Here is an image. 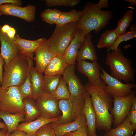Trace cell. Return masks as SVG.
Wrapping results in <instances>:
<instances>
[{"label":"cell","mask_w":136,"mask_h":136,"mask_svg":"<svg viewBox=\"0 0 136 136\" xmlns=\"http://www.w3.org/2000/svg\"><path fill=\"white\" fill-rule=\"evenodd\" d=\"M108 2V0H100L97 4H96V6L100 9L102 8H107L109 5Z\"/></svg>","instance_id":"cell-41"},{"label":"cell","mask_w":136,"mask_h":136,"mask_svg":"<svg viewBox=\"0 0 136 136\" xmlns=\"http://www.w3.org/2000/svg\"><path fill=\"white\" fill-rule=\"evenodd\" d=\"M16 32L15 29L13 27H11L9 31L6 34L10 38L13 39L16 35Z\"/></svg>","instance_id":"cell-43"},{"label":"cell","mask_w":136,"mask_h":136,"mask_svg":"<svg viewBox=\"0 0 136 136\" xmlns=\"http://www.w3.org/2000/svg\"><path fill=\"white\" fill-rule=\"evenodd\" d=\"M119 35L115 29L106 30L100 36L97 47L99 49L106 48L108 51L115 43Z\"/></svg>","instance_id":"cell-26"},{"label":"cell","mask_w":136,"mask_h":136,"mask_svg":"<svg viewBox=\"0 0 136 136\" xmlns=\"http://www.w3.org/2000/svg\"><path fill=\"white\" fill-rule=\"evenodd\" d=\"M3 15L2 13V12L0 11V16Z\"/></svg>","instance_id":"cell-49"},{"label":"cell","mask_w":136,"mask_h":136,"mask_svg":"<svg viewBox=\"0 0 136 136\" xmlns=\"http://www.w3.org/2000/svg\"><path fill=\"white\" fill-rule=\"evenodd\" d=\"M81 13L82 11L74 9L68 12H62L55 24L56 26H61L69 23L77 22L79 19Z\"/></svg>","instance_id":"cell-28"},{"label":"cell","mask_w":136,"mask_h":136,"mask_svg":"<svg viewBox=\"0 0 136 136\" xmlns=\"http://www.w3.org/2000/svg\"><path fill=\"white\" fill-rule=\"evenodd\" d=\"M124 1L128 2L130 4L136 5V0H125Z\"/></svg>","instance_id":"cell-48"},{"label":"cell","mask_w":136,"mask_h":136,"mask_svg":"<svg viewBox=\"0 0 136 136\" xmlns=\"http://www.w3.org/2000/svg\"><path fill=\"white\" fill-rule=\"evenodd\" d=\"M8 136H29L26 132L21 130L16 129L8 134Z\"/></svg>","instance_id":"cell-40"},{"label":"cell","mask_w":136,"mask_h":136,"mask_svg":"<svg viewBox=\"0 0 136 136\" xmlns=\"http://www.w3.org/2000/svg\"><path fill=\"white\" fill-rule=\"evenodd\" d=\"M11 27L8 24H5L1 27L2 31L6 34L9 30Z\"/></svg>","instance_id":"cell-44"},{"label":"cell","mask_w":136,"mask_h":136,"mask_svg":"<svg viewBox=\"0 0 136 136\" xmlns=\"http://www.w3.org/2000/svg\"><path fill=\"white\" fill-rule=\"evenodd\" d=\"M134 110L136 111V97L133 99L131 104V108Z\"/></svg>","instance_id":"cell-46"},{"label":"cell","mask_w":136,"mask_h":136,"mask_svg":"<svg viewBox=\"0 0 136 136\" xmlns=\"http://www.w3.org/2000/svg\"><path fill=\"white\" fill-rule=\"evenodd\" d=\"M108 52L105 64L109 67L110 75L126 83L135 82V71L132 66L131 60L124 55L120 48L117 50Z\"/></svg>","instance_id":"cell-4"},{"label":"cell","mask_w":136,"mask_h":136,"mask_svg":"<svg viewBox=\"0 0 136 136\" xmlns=\"http://www.w3.org/2000/svg\"><path fill=\"white\" fill-rule=\"evenodd\" d=\"M35 100L41 116L50 119L60 115L61 111L59 107V100L52 94L44 93Z\"/></svg>","instance_id":"cell-9"},{"label":"cell","mask_w":136,"mask_h":136,"mask_svg":"<svg viewBox=\"0 0 136 136\" xmlns=\"http://www.w3.org/2000/svg\"><path fill=\"white\" fill-rule=\"evenodd\" d=\"M94 136H97L96 135H95Z\"/></svg>","instance_id":"cell-51"},{"label":"cell","mask_w":136,"mask_h":136,"mask_svg":"<svg viewBox=\"0 0 136 136\" xmlns=\"http://www.w3.org/2000/svg\"><path fill=\"white\" fill-rule=\"evenodd\" d=\"M52 95L59 100L70 98V94L68 86L61 77L57 88Z\"/></svg>","instance_id":"cell-32"},{"label":"cell","mask_w":136,"mask_h":136,"mask_svg":"<svg viewBox=\"0 0 136 136\" xmlns=\"http://www.w3.org/2000/svg\"><path fill=\"white\" fill-rule=\"evenodd\" d=\"M36 67L40 73H44L47 65L50 61L57 54L52 51L48 46L46 39L35 50Z\"/></svg>","instance_id":"cell-12"},{"label":"cell","mask_w":136,"mask_h":136,"mask_svg":"<svg viewBox=\"0 0 136 136\" xmlns=\"http://www.w3.org/2000/svg\"><path fill=\"white\" fill-rule=\"evenodd\" d=\"M133 14L132 10H128L124 17L118 20L117 26L114 29L119 35L124 34L127 32V29L133 19Z\"/></svg>","instance_id":"cell-29"},{"label":"cell","mask_w":136,"mask_h":136,"mask_svg":"<svg viewBox=\"0 0 136 136\" xmlns=\"http://www.w3.org/2000/svg\"><path fill=\"white\" fill-rule=\"evenodd\" d=\"M36 10V6L31 4L23 7L11 3L0 5L3 14L15 16L29 22L35 20Z\"/></svg>","instance_id":"cell-10"},{"label":"cell","mask_w":136,"mask_h":136,"mask_svg":"<svg viewBox=\"0 0 136 136\" xmlns=\"http://www.w3.org/2000/svg\"><path fill=\"white\" fill-rule=\"evenodd\" d=\"M68 65L64 56L57 54L50 61L47 65L44 73V76L62 75Z\"/></svg>","instance_id":"cell-22"},{"label":"cell","mask_w":136,"mask_h":136,"mask_svg":"<svg viewBox=\"0 0 136 136\" xmlns=\"http://www.w3.org/2000/svg\"><path fill=\"white\" fill-rule=\"evenodd\" d=\"M25 115V114H12L0 110V118L6 124L8 134L16 129L20 122H23Z\"/></svg>","instance_id":"cell-24"},{"label":"cell","mask_w":136,"mask_h":136,"mask_svg":"<svg viewBox=\"0 0 136 136\" xmlns=\"http://www.w3.org/2000/svg\"><path fill=\"white\" fill-rule=\"evenodd\" d=\"M86 123V122L85 117L82 114L71 122L62 124L52 122L51 124L56 136H63L67 133L76 130Z\"/></svg>","instance_id":"cell-21"},{"label":"cell","mask_w":136,"mask_h":136,"mask_svg":"<svg viewBox=\"0 0 136 136\" xmlns=\"http://www.w3.org/2000/svg\"><path fill=\"white\" fill-rule=\"evenodd\" d=\"M0 110L12 114H25L24 104L18 86L0 87Z\"/></svg>","instance_id":"cell-6"},{"label":"cell","mask_w":136,"mask_h":136,"mask_svg":"<svg viewBox=\"0 0 136 136\" xmlns=\"http://www.w3.org/2000/svg\"><path fill=\"white\" fill-rule=\"evenodd\" d=\"M46 4L51 7L57 6L73 7L79 4L80 0H46Z\"/></svg>","instance_id":"cell-35"},{"label":"cell","mask_w":136,"mask_h":136,"mask_svg":"<svg viewBox=\"0 0 136 136\" xmlns=\"http://www.w3.org/2000/svg\"><path fill=\"white\" fill-rule=\"evenodd\" d=\"M86 36L83 30L81 29L78 28L75 32L63 55L69 65H75L78 51Z\"/></svg>","instance_id":"cell-16"},{"label":"cell","mask_w":136,"mask_h":136,"mask_svg":"<svg viewBox=\"0 0 136 136\" xmlns=\"http://www.w3.org/2000/svg\"><path fill=\"white\" fill-rule=\"evenodd\" d=\"M84 103L82 114L85 117L87 126V132L88 136L96 135V117L93 108L91 97L86 92L84 93Z\"/></svg>","instance_id":"cell-15"},{"label":"cell","mask_w":136,"mask_h":136,"mask_svg":"<svg viewBox=\"0 0 136 136\" xmlns=\"http://www.w3.org/2000/svg\"><path fill=\"white\" fill-rule=\"evenodd\" d=\"M51 123L46 124L40 127L36 132L35 136H56Z\"/></svg>","instance_id":"cell-36"},{"label":"cell","mask_w":136,"mask_h":136,"mask_svg":"<svg viewBox=\"0 0 136 136\" xmlns=\"http://www.w3.org/2000/svg\"><path fill=\"white\" fill-rule=\"evenodd\" d=\"M92 38L90 33L86 36L76 56V60L78 61L86 60H90L92 62L97 61L96 48L92 43Z\"/></svg>","instance_id":"cell-17"},{"label":"cell","mask_w":136,"mask_h":136,"mask_svg":"<svg viewBox=\"0 0 136 136\" xmlns=\"http://www.w3.org/2000/svg\"><path fill=\"white\" fill-rule=\"evenodd\" d=\"M132 126L133 131L136 129V111L130 108L129 113L125 119Z\"/></svg>","instance_id":"cell-38"},{"label":"cell","mask_w":136,"mask_h":136,"mask_svg":"<svg viewBox=\"0 0 136 136\" xmlns=\"http://www.w3.org/2000/svg\"><path fill=\"white\" fill-rule=\"evenodd\" d=\"M6 3L12 4L21 6L22 1L20 0H0V5Z\"/></svg>","instance_id":"cell-39"},{"label":"cell","mask_w":136,"mask_h":136,"mask_svg":"<svg viewBox=\"0 0 136 136\" xmlns=\"http://www.w3.org/2000/svg\"><path fill=\"white\" fill-rule=\"evenodd\" d=\"M112 17L111 10H103L95 3H87L83 7L77 22V28L82 30L86 36L92 30L97 33L107 25Z\"/></svg>","instance_id":"cell-2"},{"label":"cell","mask_w":136,"mask_h":136,"mask_svg":"<svg viewBox=\"0 0 136 136\" xmlns=\"http://www.w3.org/2000/svg\"><path fill=\"white\" fill-rule=\"evenodd\" d=\"M23 100L25 114L23 122H31L41 116L35 100L32 98L27 97L24 99Z\"/></svg>","instance_id":"cell-25"},{"label":"cell","mask_w":136,"mask_h":136,"mask_svg":"<svg viewBox=\"0 0 136 136\" xmlns=\"http://www.w3.org/2000/svg\"><path fill=\"white\" fill-rule=\"evenodd\" d=\"M29 69L24 82L21 85L18 86V90L23 99L27 97L33 98V89L31 81Z\"/></svg>","instance_id":"cell-33"},{"label":"cell","mask_w":136,"mask_h":136,"mask_svg":"<svg viewBox=\"0 0 136 136\" xmlns=\"http://www.w3.org/2000/svg\"><path fill=\"white\" fill-rule=\"evenodd\" d=\"M77 68L80 73L87 77L90 83L96 85L102 83L103 81L100 78V66L97 61L92 62L85 60L78 61Z\"/></svg>","instance_id":"cell-13"},{"label":"cell","mask_w":136,"mask_h":136,"mask_svg":"<svg viewBox=\"0 0 136 136\" xmlns=\"http://www.w3.org/2000/svg\"><path fill=\"white\" fill-rule=\"evenodd\" d=\"M62 115L52 119H46L40 116L36 120L31 122H22L19 124L16 129L21 130L26 133L29 136H35L36 131L43 125L49 123L56 122L61 118Z\"/></svg>","instance_id":"cell-18"},{"label":"cell","mask_w":136,"mask_h":136,"mask_svg":"<svg viewBox=\"0 0 136 136\" xmlns=\"http://www.w3.org/2000/svg\"><path fill=\"white\" fill-rule=\"evenodd\" d=\"M0 118V120L1 119ZM0 129H4L7 130V128L6 124L0 121Z\"/></svg>","instance_id":"cell-47"},{"label":"cell","mask_w":136,"mask_h":136,"mask_svg":"<svg viewBox=\"0 0 136 136\" xmlns=\"http://www.w3.org/2000/svg\"><path fill=\"white\" fill-rule=\"evenodd\" d=\"M100 78L107 85L106 88L112 96L122 97L131 94L133 91L132 89L136 87L134 83H124L108 74L102 67Z\"/></svg>","instance_id":"cell-7"},{"label":"cell","mask_w":136,"mask_h":136,"mask_svg":"<svg viewBox=\"0 0 136 136\" xmlns=\"http://www.w3.org/2000/svg\"><path fill=\"white\" fill-rule=\"evenodd\" d=\"M0 25V42L1 44L0 55L3 58L5 64L8 63L20 52L14 42V38L12 39L3 32Z\"/></svg>","instance_id":"cell-14"},{"label":"cell","mask_w":136,"mask_h":136,"mask_svg":"<svg viewBox=\"0 0 136 136\" xmlns=\"http://www.w3.org/2000/svg\"><path fill=\"white\" fill-rule=\"evenodd\" d=\"M4 64V60L3 57L0 55V84L1 86L3 82V67Z\"/></svg>","instance_id":"cell-42"},{"label":"cell","mask_w":136,"mask_h":136,"mask_svg":"<svg viewBox=\"0 0 136 136\" xmlns=\"http://www.w3.org/2000/svg\"><path fill=\"white\" fill-rule=\"evenodd\" d=\"M62 12L56 9H47L40 14L42 20L50 24H55L58 20Z\"/></svg>","instance_id":"cell-30"},{"label":"cell","mask_w":136,"mask_h":136,"mask_svg":"<svg viewBox=\"0 0 136 136\" xmlns=\"http://www.w3.org/2000/svg\"><path fill=\"white\" fill-rule=\"evenodd\" d=\"M129 31L124 34L119 35L114 44L108 51L117 50L120 43L122 41H127L136 37V25L135 24L130 26L129 27Z\"/></svg>","instance_id":"cell-34"},{"label":"cell","mask_w":136,"mask_h":136,"mask_svg":"<svg viewBox=\"0 0 136 136\" xmlns=\"http://www.w3.org/2000/svg\"><path fill=\"white\" fill-rule=\"evenodd\" d=\"M135 95V92L133 91L125 96H112L113 98V107L111 111L114 118V124L116 127L121 124L128 115L131 103Z\"/></svg>","instance_id":"cell-8"},{"label":"cell","mask_w":136,"mask_h":136,"mask_svg":"<svg viewBox=\"0 0 136 136\" xmlns=\"http://www.w3.org/2000/svg\"><path fill=\"white\" fill-rule=\"evenodd\" d=\"M133 130L132 126L125 119L115 128L111 129L105 136H132Z\"/></svg>","instance_id":"cell-27"},{"label":"cell","mask_w":136,"mask_h":136,"mask_svg":"<svg viewBox=\"0 0 136 136\" xmlns=\"http://www.w3.org/2000/svg\"><path fill=\"white\" fill-rule=\"evenodd\" d=\"M61 77L60 75L44 76V93L52 94L57 88Z\"/></svg>","instance_id":"cell-31"},{"label":"cell","mask_w":136,"mask_h":136,"mask_svg":"<svg viewBox=\"0 0 136 136\" xmlns=\"http://www.w3.org/2000/svg\"><path fill=\"white\" fill-rule=\"evenodd\" d=\"M59 105L62 115L60 119L55 122L57 124H62L71 122L82 114V112L76 109L70 103L69 99L59 100Z\"/></svg>","instance_id":"cell-19"},{"label":"cell","mask_w":136,"mask_h":136,"mask_svg":"<svg viewBox=\"0 0 136 136\" xmlns=\"http://www.w3.org/2000/svg\"><path fill=\"white\" fill-rule=\"evenodd\" d=\"M1 87V85H0V87Z\"/></svg>","instance_id":"cell-52"},{"label":"cell","mask_w":136,"mask_h":136,"mask_svg":"<svg viewBox=\"0 0 136 136\" xmlns=\"http://www.w3.org/2000/svg\"><path fill=\"white\" fill-rule=\"evenodd\" d=\"M106 84L102 81L97 85L90 83L84 86L86 91L90 95L96 117V128L108 131L113 123L112 116L109 111L111 109L113 98L106 90Z\"/></svg>","instance_id":"cell-1"},{"label":"cell","mask_w":136,"mask_h":136,"mask_svg":"<svg viewBox=\"0 0 136 136\" xmlns=\"http://www.w3.org/2000/svg\"><path fill=\"white\" fill-rule=\"evenodd\" d=\"M77 22L63 26H56L51 37L47 40L50 49L56 54L63 56L67 47L78 29Z\"/></svg>","instance_id":"cell-5"},{"label":"cell","mask_w":136,"mask_h":136,"mask_svg":"<svg viewBox=\"0 0 136 136\" xmlns=\"http://www.w3.org/2000/svg\"><path fill=\"white\" fill-rule=\"evenodd\" d=\"M46 39L41 38L35 40H26L17 34L14 37V42L20 50V53L33 59L35 50Z\"/></svg>","instance_id":"cell-20"},{"label":"cell","mask_w":136,"mask_h":136,"mask_svg":"<svg viewBox=\"0 0 136 136\" xmlns=\"http://www.w3.org/2000/svg\"><path fill=\"white\" fill-rule=\"evenodd\" d=\"M32 59L19 53L8 63L4 64L1 87L5 89L11 86H18L23 84L31 65L33 64Z\"/></svg>","instance_id":"cell-3"},{"label":"cell","mask_w":136,"mask_h":136,"mask_svg":"<svg viewBox=\"0 0 136 136\" xmlns=\"http://www.w3.org/2000/svg\"><path fill=\"white\" fill-rule=\"evenodd\" d=\"M74 66L69 65L62 74L63 79L68 85L70 96L72 97L79 96L86 92L84 85L75 74Z\"/></svg>","instance_id":"cell-11"},{"label":"cell","mask_w":136,"mask_h":136,"mask_svg":"<svg viewBox=\"0 0 136 136\" xmlns=\"http://www.w3.org/2000/svg\"><path fill=\"white\" fill-rule=\"evenodd\" d=\"M0 136H8V134L7 129H1L0 130Z\"/></svg>","instance_id":"cell-45"},{"label":"cell","mask_w":136,"mask_h":136,"mask_svg":"<svg viewBox=\"0 0 136 136\" xmlns=\"http://www.w3.org/2000/svg\"><path fill=\"white\" fill-rule=\"evenodd\" d=\"M33 64L31 65L29 72L33 89V98L35 100L44 93V76L33 66Z\"/></svg>","instance_id":"cell-23"},{"label":"cell","mask_w":136,"mask_h":136,"mask_svg":"<svg viewBox=\"0 0 136 136\" xmlns=\"http://www.w3.org/2000/svg\"><path fill=\"white\" fill-rule=\"evenodd\" d=\"M87 129V126L86 123L76 130L67 133L63 136H88Z\"/></svg>","instance_id":"cell-37"},{"label":"cell","mask_w":136,"mask_h":136,"mask_svg":"<svg viewBox=\"0 0 136 136\" xmlns=\"http://www.w3.org/2000/svg\"><path fill=\"white\" fill-rule=\"evenodd\" d=\"M134 136H136V134H135V135H134Z\"/></svg>","instance_id":"cell-50"}]
</instances>
